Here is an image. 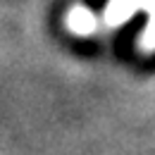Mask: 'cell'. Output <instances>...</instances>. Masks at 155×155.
I'll return each mask as SVG.
<instances>
[{
  "label": "cell",
  "mask_w": 155,
  "mask_h": 155,
  "mask_svg": "<svg viewBox=\"0 0 155 155\" xmlns=\"http://www.w3.org/2000/svg\"><path fill=\"white\" fill-rule=\"evenodd\" d=\"M136 12H143L141 0H107L100 24H103V29H117V26L127 24Z\"/></svg>",
  "instance_id": "1"
},
{
  "label": "cell",
  "mask_w": 155,
  "mask_h": 155,
  "mask_svg": "<svg viewBox=\"0 0 155 155\" xmlns=\"http://www.w3.org/2000/svg\"><path fill=\"white\" fill-rule=\"evenodd\" d=\"M67 29L77 36H91L103 29V24L96 17V12H91L86 5H74L67 15Z\"/></svg>",
  "instance_id": "2"
},
{
  "label": "cell",
  "mask_w": 155,
  "mask_h": 155,
  "mask_svg": "<svg viewBox=\"0 0 155 155\" xmlns=\"http://www.w3.org/2000/svg\"><path fill=\"white\" fill-rule=\"evenodd\" d=\"M141 10L148 15V26L141 34V48L153 53L155 50V0H141Z\"/></svg>",
  "instance_id": "3"
}]
</instances>
